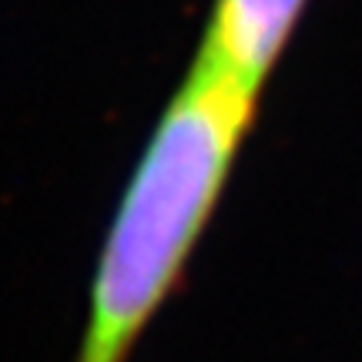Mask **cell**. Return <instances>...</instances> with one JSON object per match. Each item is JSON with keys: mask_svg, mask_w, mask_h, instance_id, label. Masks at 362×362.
Returning a JSON list of instances; mask_svg holds the SVG:
<instances>
[{"mask_svg": "<svg viewBox=\"0 0 362 362\" xmlns=\"http://www.w3.org/2000/svg\"><path fill=\"white\" fill-rule=\"evenodd\" d=\"M305 7L309 0H215L198 51L262 94Z\"/></svg>", "mask_w": 362, "mask_h": 362, "instance_id": "2", "label": "cell"}, {"mask_svg": "<svg viewBox=\"0 0 362 362\" xmlns=\"http://www.w3.org/2000/svg\"><path fill=\"white\" fill-rule=\"evenodd\" d=\"M259 90L198 51L151 128L90 275L74 362H128L218 208Z\"/></svg>", "mask_w": 362, "mask_h": 362, "instance_id": "1", "label": "cell"}]
</instances>
